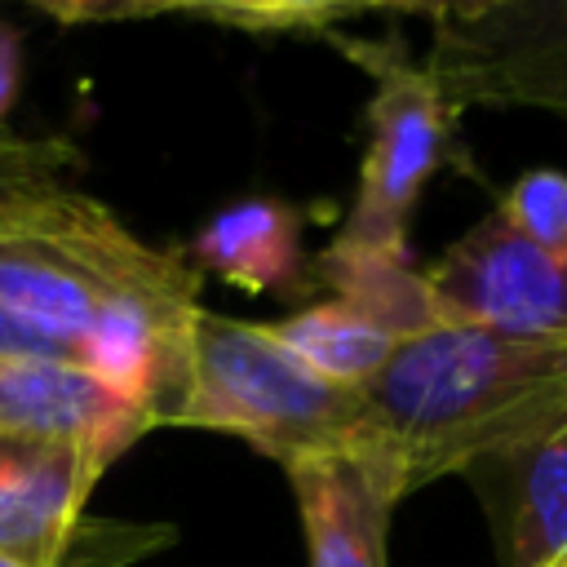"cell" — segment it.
I'll return each mask as SVG.
<instances>
[{
  "label": "cell",
  "instance_id": "obj_1",
  "mask_svg": "<svg viewBox=\"0 0 567 567\" xmlns=\"http://www.w3.org/2000/svg\"><path fill=\"white\" fill-rule=\"evenodd\" d=\"M363 443L416 487L567 430V332L434 323L359 385Z\"/></svg>",
  "mask_w": 567,
  "mask_h": 567
},
{
  "label": "cell",
  "instance_id": "obj_2",
  "mask_svg": "<svg viewBox=\"0 0 567 567\" xmlns=\"http://www.w3.org/2000/svg\"><path fill=\"white\" fill-rule=\"evenodd\" d=\"M164 425L217 430L279 465L363 443L359 390L310 372L270 323L190 310Z\"/></svg>",
  "mask_w": 567,
  "mask_h": 567
},
{
  "label": "cell",
  "instance_id": "obj_3",
  "mask_svg": "<svg viewBox=\"0 0 567 567\" xmlns=\"http://www.w3.org/2000/svg\"><path fill=\"white\" fill-rule=\"evenodd\" d=\"M120 297H199V270L128 235L80 190L0 226V310L75 346Z\"/></svg>",
  "mask_w": 567,
  "mask_h": 567
},
{
  "label": "cell",
  "instance_id": "obj_4",
  "mask_svg": "<svg viewBox=\"0 0 567 567\" xmlns=\"http://www.w3.org/2000/svg\"><path fill=\"white\" fill-rule=\"evenodd\" d=\"M425 58L443 102L536 106L567 120V0H474L430 9Z\"/></svg>",
  "mask_w": 567,
  "mask_h": 567
},
{
  "label": "cell",
  "instance_id": "obj_5",
  "mask_svg": "<svg viewBox=\"0 0 567 567\" xmlns=\"http://www.w3.org/2000/svg\"><path fill=\"white\" fill-rule=\"evenodd\" d=\"M354 53L372 66L377 89L368 102V151L359 168V195L328 248L408 257L412 208L452 151V106L443 102L430 71L408 62L403 53Z\"/></svg>",
  "mask_w": 567,
  "mask_h": 567
},
{
  "label": "cell",
  "instance_id": "obj_6",
  "mask_svg": "<svg viewBox=\"0 0 567 567\" xmlns=\"http://www.w3.org/2000/svg\"><path fill=\"white\" fill-rule=\"evenodd\" d=\"M425 284L443 323L567 332V261L540 252L496 208L425 266Z\"/></svg>",
  "mask_w": 567,
  "mask_h": 567
},
{
  "label": "cell",
  "instance_id": "obj_7",
  "mask_svg": "<svg viewBox=\"0 0 567 567\" xmlns=\"http://www.w3.org/2000/svg\"><path fill=\"white\" fill-rule=\"evenodd\" d=\"M284 474L301 509L310 567H385V532L403 483L377 447L315 452L284 465Z\"/></svg>",
  "mask_w": 567,
  "mask_h": 567
},
{
  "label": "cell",
  "instance_id": "obj_8",
  "mask_svg": "<svg viewBox=\"0 0 567 567\" xmlns=\"http://www.w3.org/2000/svg\"><path fill=\"white\" fill-rule=\"evenodd\" d=\"M155 421L71 359H0V439H62L106 465Z\"/></svg>",
  "mask_w": 567,
  "mask_h": 567
},
{
  "label": "cell",
  "instance_id": "obj_9",
  "mask_svg": "<svg viewBox=\"0 0 567 567\" xmlns=\"http://www.w3.org/2000/svg\"><path fill=\"white\" fill-rule=\"evenodd\" d=\"M106 461L62 439H0V554L58 567Z\"/></svg>",
  "mask_w": 567,
  "mask_h": 567
},
{
  "label": "cell",
  "instance_id": "obj_10",
  "mask_svg": "<svg viewBox=\"0 0 567 567\" xmlns=\"http://www.w3.org/2000/svg\"><path fill=\"white\" fill-rule=\"evenodd\" d=\"M465 478L483 501L501 567H540L567 549V430L523 452L487 456Z\"/></svg>",
  "mask_w": 567,
  "mask_h": 567
},
{
  "label": "cell",
  "instance_id": "obj_11",
  "mask_svg": "<svg viewBox=\"0 0 567 567\" xmlns=\"http://www.w3.org/2000/svg\"><path fill=\"white\" fill-rule=\"evenodd\" d=\"M190 257L195 270H213L244 292L292 288L301 279V217L270 195L235 199L199 226Z\"/></svg>",
  "mask_w": 567,
  "mask_h": 567
},
{
  "label": "cell",
  "instance_id": "obj_12",
  "mask_svg": "<svg viewBox=\"0 0 567 567\" xmlns=\"http://www.w3.org/2000/svg\"><path fill=\"white\" fill-rule=\"evenodd\" d=\"M275 337L323 381L359 390L368 385L394 354L399 337L390 328H381L377 319H368L363 310H354L350 301L332 297V301H315L279 323H270Z\"/></svg>",
  "mask_w": 567,
  "mask_h": 567
},
{
  "label": "cell",
  "instance_id": "obj_13",
  "mask_svg": "<svg viewBox=\"0 0 567 567\" xmlns=\"http://www.w3.org/2000/svg\"><path fill=\"white\" fill-rule=\"evenodd\" d=\"M319 275L337 288L341 301H350L354 310H363L368 319L390 328L399 341L443 323V315H439V306L430 297L425 270H412L408 257L328 248L319 257Z\"/></svg>",
  "mask_w": 567,
  "mask_h": 567
},
{
  "label": "cell",
  "instance_id": "obj_14",
  "mask_svg": "<svg viewBox=\"0 0 567 567\" xmlns=\"http://www.w3.org/2000/svg\"><path fill=\"white\" fill-rule=\"evenodd\" d=\"M71 173H80L75 146L58 137H22L0 124V226L27 221L66 199Z\"/></svg>",
  "mask_w": 567,
  "mask_h": 567
},
{
  "label": "cell",
  "instance_id": "obj_15",
  "mask_svg": "<svg viewBox=\"0 0 567 567\" xmlns=\"http://www.w3.org/2000/svg\"><path fill=\"white\" fill-rule=\"evenodd\" d=\"M496 213H501L523 239H532L540 252L567 261V173H558V168H536V173L518 177V182L501 195Z\"/></svg>",
  "mask_w": 567,
  "mask_h": 567
},
{
  "label": "cell",
  "instance_id": "obj_16",
  "mask_svg": "<svg viewBox=\"0 0 567 567\" xmlns=\"http://www.w3.org/2000/svg\"><path fill=\"white\" fill-rule=\"evenodd\" d=\"M0 359H71V363H80L71 341H62L9 310H0Z\"/></svg>",
  "mask_w": 567,
  "mask_h": 567
},
{
  "label": "cell",
  "instance_id": "obj_17",
  "mask_svg": "<svg viewBox=\"0 0 567 567\" xmlns=\"http://www.w3.org/2000/svg\"><path fill=\"white\" fill-rule=\"evenodd\" d=\"M18 84H22V35L0 22V124L18 97Z\"/></svg>",
  "mask_w": 567,
  "mask_h": 567
},
{
  "label": "cell",
  "instance_id": "obj_18",
  "mask_svg": "<svg viewBox=\"0 0 567 567\" xmlns=\"http://www.w3.org/2000/svg\"><path fill=\"white\" fill-rule=\"evenodd\" d=\"M540 567H567V549H558V554H554V558H545Z\"/></svg>",
  "mask_w": 567,
  "mask_h": 567
},
{
  "label": "cell",
  "instance_id": "obj_19",
  "mask_svg": "<svg viewBox=\"0 0 567 567\" xmlns=\"http://www.w3.org/2000/svg\"><path fill=\"white\" fill-rule=\"evenodd\" d=\"M0 567H27V563H18V558H4V554H0Z\"/></svg>",
  "mask_w": 567,
  "mask_h": 567
}]
</instances>
